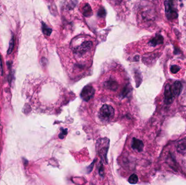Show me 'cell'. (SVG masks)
I'll return each mask as SVG.
<instances>
[{
    "label": "cell",
    "mask_w": 186,
    "mask_h": 185,
    "mask_svg": "<svg viewBox=\"0 0 186 185\" xmlns=\"http://www.w3.org/2000/svg\"><path fill=\"white\" fill-rule=\"evenodd\" d=\"M174 99L171 87L169 84H167L165 87L164 90V102L165 104H169L173 102Z\"/></svg>",
    "instance_id": "obj_3"
},
{
    "label": "cell",
    "mask_w": 186,
    "mask_h": 185,
    "mask_svg": "<svg viewBox=\"0 0 186 185\" xmlns=\"http://www.w3.org/2000/svg\"><path fill=\"white\" fill-rule=\"evenodd\" d=\"M14 45H15V37H14V35H12L11 40L9 41V48L7 50L8 54H11V53H12L14 47Z\"/></svg>",
    "instance_id": "obj_9"
},
{
    "label": "cell",
    "mask_w": 186,
    "mask_h": 185,
    "mask_svg": "<svg viewBox=\"0 0 186 185\" xmlns=\"http://www.w3.org/2000/svg\"><path fill=\"white\" fill-rule=\"evenodd\" d=\"M3 73V70L1 56H0V74L2 76Z\"/></svg>",
    "instance_id": "obj_13"
},
{
    "label": "cell",
    "mask_w": 186,
    "mask_h": 185,
    "mask_svg": "<svg viewBox=\"0 0 186 185\" xmlns=\"http://www.w3.org/2000/svg\"><path fill=\"white\" fill-rule=\"evenodd\" d=\"M165 10L166 15L169 19H176L178 16L177 12L173 9L168 1H165L164 2Z\"/></svg>",
    "instance_id": "obj_2"
},
{
    "label": "cell",
    "mask_w": 186,
    "mask_h": 185,
    "mask_svg": "<svg viewBox=\"0 0 186 185\" xmlns=\"http://www.w3.org/2000/svg\"><path fill=\"white\" fill-rule=\"evenodd\" d=\"M128 181L131 184H136L138 181V178L137 175L133 174L129 177Z\"/></svg>",
    "instance_id": "obj_10"
},
{
    "label": "cell",
    "mask_w": 186,
    "mask_h": 185,
    "mask_svg": "<svg viewBox=\"0 0 186 185\" xmlns=\"http://www.w3.org/2000/svg\"><path fill=\"white\" fill-rule=\"evenodd\" d=\"M182 89V85L181 84V83L178 81H176L173 84V87H171L173 95L175 96H178L180 95Z\"/></svg>",
    "instance_id": "obj_5"
},
{
    "label": "cell",
    "mask_w": 186,
    "mask_h": 185,
    "mask_svg": "<svg viewBox=\"0 0 186 185\" xmlns=\"http://www.w3.org/2000/svg\"><path fill=\"white\" fill-rule=\"evenodd\" d=\"M163 42V37L161 35H157L151 40L150 44H151L152 46H155L157 45L162 44Z\"/></svg>",
    "instance_id": "obj_8"
},
{
    "label": "cell",
    "mask_w": 186,
    "mask_h": 185,
    "mask_svg": "<svg viewBox=\"0 0 186 185\" xmlns=\"http://www.w3.org/2000/svg\"><path fill=\"white\" fill-rule=\"evenodd\" d=\"M180 70V67L178 65H173L170 68V71L173 73H176Z\"/></svg>",
    "instance_id": "obj_12"
},
{
    "label": "cell",
    "mask_w": 186,
    "mask_h": 185,
    "mask_svg": "<svg viewBox=\"0 0 186 185\" xmlns=\"http://www.w3.org/2000/svg\"><path fill=\"white\" fill-rule=\"evenodd\" d=\"M83 15L85 17H89L92 15V9L89 4H85L82 8V11Z\"/></svg>",
    "instance_id": "obj_7"
},
{
    "label": "cell",
    "mask_w": 186,
    "mask_h": 185,
    "mask_svg": "<svg viewBox=\"0 0 186 185\" xmlns=\"http://www.w3.org/2000/svg\"><path fill=\"white\" fill-rule=\"evenodd\" d=\"M96 115L98 122L107 124L115 120L116 109L112 103L102 102L98 104Z\"/></svg>",
    "instance_id": "obj_1"
},
{
    "label": "cell",
    "mask_w": 186,
    "mask_h": 185,
    "mask_svg": "<svg viewBox=\"0 0 186 185\" xmlns=\"http://www.w3.org/2000/svg\"><path fill=\"white\" fill-rule=\"evenodd\" d=\"M42 30L44 34L48 36L50 35L52 32V29L48 28L44 22H42Z\"/></svg>",
    "instance_id": "obj_11"
},
{
    "label": "cell",
    "mask_w": 186,
    "mask_h": 185,
    "mask_svg": "<svg viewBox=\"0 0 186 185\" xmlns=\"http://www.w3.org/2000/svg\"><path fill=\"white\" fill-rule=\"evenodd\" d=\"M82 97L85 101H88L89 98L93 95V89L91 86H88L84 89L82 92Z\"/></svg>",
    "instance_id": "obj_6"
},
{
    "label": "cell",
    "mask_w": 186,
    "mask_h": 185,
    "mask_svg": "<svg viewBox=\"0 0 186 185\" xmlns=\"http://www.w3.org/2000/svg\"><path fill=\"white\" fill-rule=\"evenodd\" d=\"M177 151L181 154L186 153V138L178 141L177 145Z\"/></svg>",
    "instance_id": "obj_4"
}]
</instances>
